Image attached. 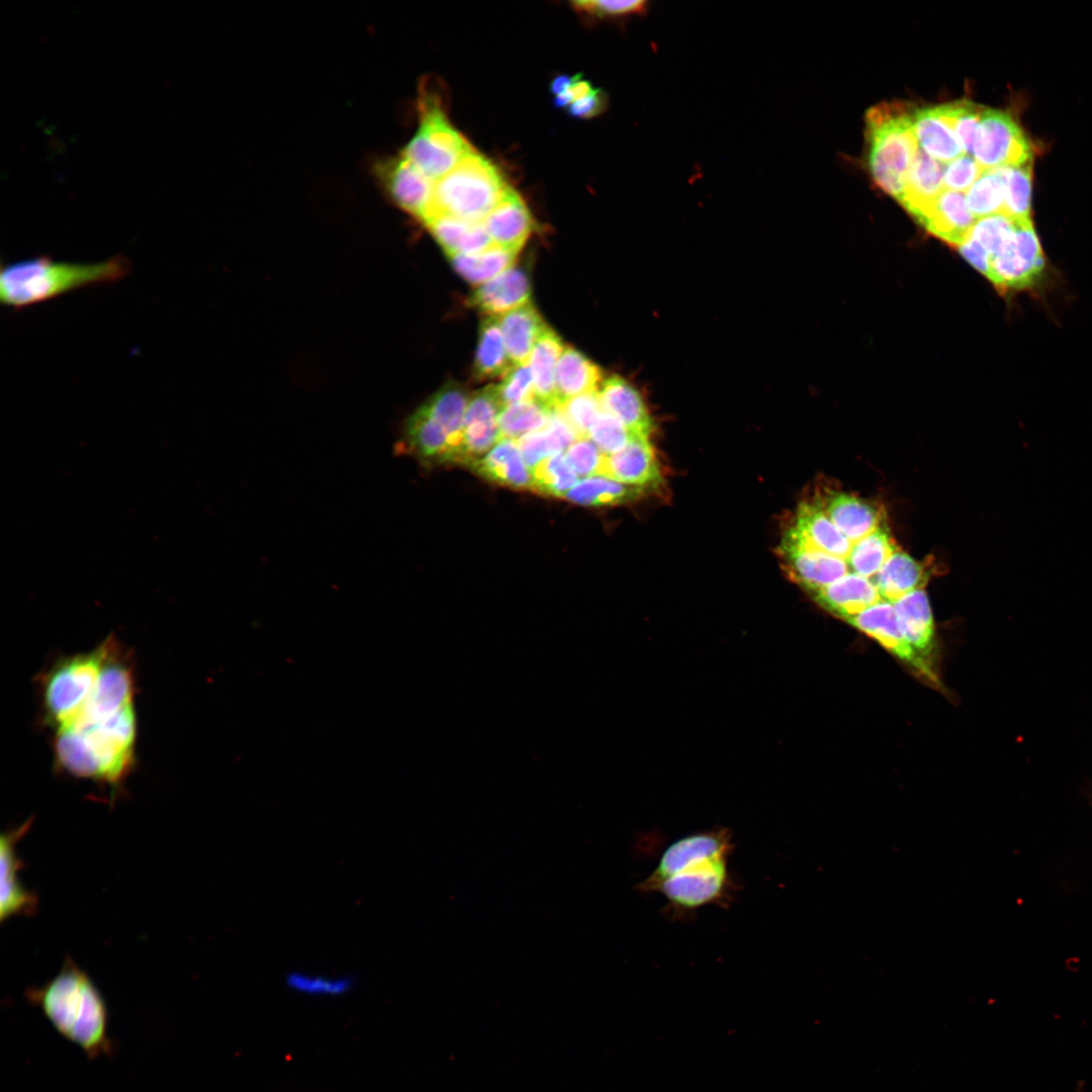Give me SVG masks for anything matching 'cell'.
I'll use <instances>...</instances> for the list:
<instances>
[{"mask_svg": "<svg viewBox=\"0 0 1092 1092\" xmlns=\"http://www.w3.org/2000/svg\"><path fill=\"white\" fill-rule=\"evenodd\" d=\"M25 998L89 1059L112 1054L106 1002L90 976L70 957L53 979L42 986L28 988Z\"/></svg>", "mask_w": 1092, "mask_h": 1092, "instance_id": "obj_1", "label": "cell"}, {"mask_svg": "<svg viewBox=\"0 0 1092 1092\" xmlns=\"http://www.w3.org/2000/svg\"><path fill=\"white\" fill-rule=\"evenodd\" d=\"M136 715L130 706L110 717L57 731V764L73 777L120 787L133 762Z\"/></svg>", "mask_w": 1092, "mask_h": 1092, "instance_id": "obj_2", "label": "cell"}, {"mask_svg": "<svg viewBox=\"0 0 1092 1092\" xmlns=\"http://www.w3.org/2000/svg\"><path fill=\"white\" fill-rule=\"evenodd\" d=\"M130 271V261L122 254L98 262L59 261L47 255L2 262L0 300L18 310L80 288L115 283Z\"/></svg>", "mask_w": 1092, "mask_h": 1092, "instance_id": "obj_3", "label": "cell"}, {"mask_svg": "<svg viewBox=\"0 0 1092 1092\" xmlns=\"http://www.w3.org/2000/svg\"><path fill=\"white\" fill-rule=\"evenodd\" d=\"M914 110L904 103L884 102L866 114L870 171L877 185L897 200L919 150L913 130Z\"/></svg>", "mask_w": 1092, "mask_h": 1092, "instance_id": "obj_4", "label": "cell"}, {"mask_svg": "<svg viewBox=\"0 0 1092 1092\" xmlns=\"http://www.w3.org/2000/svg\"><path fill=\"white\" fill-rule=\"evenodd\" d=\"M508 187L496 166L474 150L434 183L435 212L482 222Z\"/></svg>", "mask_w": 1092, "mask_h": 1092, "instance_id": "obj_5", "label": "cell"}, {"mask_svg": "<svg viewBox=\"0 0 1092 1092\" xmlns=\"http://www.w3.org/2000/svg\"><path fill=\"white\" fill-rule=\"evenodd\" d=\"M417 105L419 127L400 154L436 182L474 149L452 125L429 81L422 82Z\"/></svg>", "mask_w": 1092, "mask_h": 1092, "instance_id": "obj_6", "label": "cell"}, {"mask_svg": "<svg viewBox=\"0 0 1092 1092\" xmlns=\"http://www.w3.org/2000/svg\"><path fill=\"white\" fill-rule=\"evenodd\" d=\"M112 637L95 649L68 656L53 665L41 680L46 719L59 731L73 725L81 715L107 658Z\"/></svg>", "mask_w": 1092, "mask_h": 1092, "instance_id": "obj_7", "label": "cell"}, {"mask_svg": "<svg viewBox=\"0 0 1092 1092\" xmlns=\"http://www.w3.org/2000/svg\"><path fill=\"white\" fill-rule=\"evenodd\" d=\"M730 857L693 864L662 881L653 891L665 900L663 914L670 920L688 919L702 907L728 908L735 900L738 884L729 869Z\"/></svg>", "mask_w": 1092, "mask_h": 1092, "instance_id": "obj_8", "label": "cell"}, {"mask_svg": "<svg viewBox=\"0 0 1092 1092\" xmlns=\"http://www.w3.org/2000/svg\"><path fill=\"white\" fill-rule=\"evenodd\" d=\"M972 156L985 170L1020 167L1033 161L1031 145L1010 114L984 107Z\"/></svg>", "mask_w": 1092, "mask_h": 1092, "instance_id": "obj_9", "label": "cell"}, {"mask_svg": "<svg viewBox=\"0 0 1092 1092\" xmlns=\"http://www.w3.org/2000/svg\"><path fill=\"white\" fill-rule=\"evenodd\" d=\"M735 844L727 827L716 826L687 834L668 844L653 871L636 885L637 891L652 894L665 879L686 868L719 857H730Z\"/></svg>", "mask_w": 1092, "mask_h": 1092, "instance_id": "obj_10", "label": "cell"}, {"mask_svg": "<svg viewBox=\"0 0 1092 1092\" xmlns=\"http://www.w3.org/2000/svg\"><path fill=\"white\" fill-rule=\"evenodd\" d=\"M1044 269L1043 251L1030 218L1015 219V229L991 260L987 277L1001 290L1026 288Z\"/></svg>", "mask_w": 1092, "mask_h": 1092, "instance_id": "obj_11", "label": "cell"}, {"mask_svg": "<svg viewBox=\"0 0 1092 1092\" xmlns=\"http://www.w3.org/2000/svg\"><path fill=\"white\" fill-rule=\"evenodd\" d=\"M372 172L389 199L405 212L423 222L435 212V182L401 154L375 160Z\"/></svg>", "mask_w": 1092, "mask_h": 1092, "instance_id": "obj_12", "label": "cell"}, {"mask_svg": "<svg viewBox=\"0 0 1092 1092\" xmlns=\"http://www.w3.org/2000/svg\"><path fill=\"white\" fill-rule=\"evenodd\" d=\"M134 692V674L129 657L112 637L98 681L74 724L106 718L133 706Z\"/></svg>", "mask_w": 1092, "mask_h": 1092, "instance_id": "obj_13", "label": "cell"}, {"mask_svg": "<svg viewBox=\"0 0 1092 1092\" xmlns=\"http://www.w3.org/2000/svg\"><path fill=\"white\" fill-rule=\"evenodd\" d=\"M780 552L791 578L809 594L849 572L845 559L818 550L794 527L786 533Z\"/></svg>", "mask_w": 1092, "mask_h": 1092, "instance_id": "obj_14", "label": "cell"}, {"mask_svg": "<svg viewBox=\"0 0 1092 1092\" xmlns=\"http://www.w3.org/2000/svg\"><path fill=\"white\" fill-rule=\"evenodd\" d=\"M503 408L496 385H487L470 395L459 463L470 466L500 440L498 418Z\"/></svg>", "mask_w": 1092, "mask_h": 1092, "instance_id": "obj_15", "label": "cell"}, {"mask_svg": "<svg viewBox=\"0 0 1092 1092\" xmlns=\"http://www.w3.org/2000/svg\"><path fill=\"white\" fill-rule=\"evenodd\" d=\"M845 622L878 641L916 674L932 685H937L935 671L913 651L905 639L893 603L882 600Z\"/></svg>", "mask_w": 1092, "mask_h": 1092, "instance_id": "obj_16", "label": "cell"}, {"mask_svg": "<svg viewBox=\"0 0 1092 1092\" xmlns=\"http://www.w3.org/2000/svg\"><path fill=\"white\" fill-rule=\"evenodd\" d=\"M33 818L27 819L21 825L2 833L0 838V921L14 916L33 915L38 906V899L32 892L26 890L18 877V873L24 867L23 860L18 856L16 845L29 831Z\"/></svg>", "mask_w": 1092, "mask_h": 1092, "instance_id": "obj_17", "label": "cell"}, {"mask_svg": "<svg viewBox=\"0 0 1092 1092\" xmlns=\"http://www.w3.org/2000/svg\"><path fill=\"white\" fill-rule=\"evenodd\" d=\"M913 217L930 234L957 247L977 220L969 209L966 193L945 189Z\"/></svg>", "mask_w": 1092, "mask_h": 1092, "instance_id": "obj_18", "label": "cell"}, {"mask_svg": "<svg viewBox=\"0 0 1092 1092\" xmlns=\"http://www.w3.org/2000/svg\"><path fill=\"white\" fill-rule=\"evenodd\" d=\"M603 475L643 490L662 482L659 465L648 437L635 436L619 452L606 456Z\"/></svg>", "mask_w": 1092, "mask_h": 1092, "instance_id": "obj_19", "label": "cell"}, {"mask_svg": "<svg viewBox=\"0 0 1092 1092\" xmlns=\"http://www.w3.org/2000/svg\"><path fill=\"white\" fill-rule=\"evenodd\" d=\"M493 244L519 253L534 230V219L526 202L508 187L498 203L482 221Z\"/></svg>", "mask_w": 1092, "mask_h": 1092, "instance_id": "obj_20", "label": "cell"}, {"mask_svg": "<svg viewBox=\"0 0 1092 1092\" xmlns=\"http://www.w3.org/2000/svg\"><path fill=\"white\" fill-rule=\"evenodd\" d=\"M815 503L852 544L883 525L882 512L851 493L829 490Z\"/></svg>", "mask_w": 1092, "mask_h": 1092, "instance_id": "obj_21", "label": "cell"}, {"mask_svg": "<svg viewBox=\"0 0 1092 1092\" xmlns=\"http://www.w3.org/2000/svg\"><path fill=\"white\" fill-rule=\"evenodd\" d=\"M531 282L524 267L513 266L495 278L479 285L470 294L468 305L491 316H498L530 301Z\"/></svg>", "mask_w": 1092, "mask_h": 1092, "instance_id": "obj_22", "label": "cell"}, {"mask_svg": "<svg viewBox=\"0 0 1092 1092\" xmlns=\"http://www.w3.org/2000/svg\"><path fill=\"white\" fill-rule=\"evenodd\" d=\"M893 605L905 639L913 651L933 669L936 640L933 615L926 592L924 588L914 590Z\"/></svg>", "mask_w": 1092, "mask_h": 1092, "instance_id": "obj_23", "label": "cell"}, {"mask_svg": "<svg viewBox=\"0 0 1092 1092\" xmlns=\"http://www.w3.org/2000/svg\"><path fill=\"white\" fill-rule=\"evenodd\" d=\"M810 596L819 607L843 621L882 601L870 578L851 571Z\"/></svg>", "mask_w": 1092, "mask_h": 1092, "instance_id": "obj_24", "label": "cell"}, {"mask_svg": "<svg viewBox=\"0 0 1092 1092\" xmlns=\"http://www.w3.org/2000/svg\"><path fill=\"white\" fill-rule=\"evenodd\" d=\"M598 392L603 412L620 421L634 436H649L653 422L633 385L619 375H611L603 380Z\"/></svg>", "mask_w": 1092, "mask_h": 1092, "instance_id": "obj_25", "label": "cell"}, {"mask_svg": "<svg viewBox=\"0 0 1092 1092\" xmlns=\"http://www.w3.org/2000/svg\"><path fill=\"white\" fill-rule=\"evenodd\" d=\"M398 447L426 466L451 462L445 430L421 406L406 420Z\"/></svg>", "mask_w": 1092, "mask_h": 1092, "instance_id": "obj_26", "label": "cell"}, {"mask_svg": "<svg viewBox=\"0 0 1092 1092\" xmlns=\"http://www.w3.org/2000/svg\"><path fill=\"white\" fill-rule=\"evenodd\" d=\"M424 223L448 258L477 254L494 245L482 222L435 212Z\"/></svg>", "mask_w": 1092, "mask_h": 1092, "instance_id": "obj_27", "label": "cell"}, {"mask_svg": "<svg viewBox=\"0 0 1092 1092\" xmlns=\"http://www.w3.org/2000/svg\"><path fill=\"white\" fill-rule=\"evenodd\" d=\"M482 478L516 489H532V477L517 440L500 439L484 456L470 465Z\"/></svg>", "mask_w": 1092, "mask_h": 1092, "instance_id": "obj_28", "label": "cell"}, {"mask_svg": "<svg viewBox=\"0 0 1092 1092\" xmlns=\"http://www.w3.org/2000/svg\"><path fill=\"white\" fill-rule=\"evenodd\" d=\"M469 399V393L461 384L450 381L421 405L445 430L451 449V463H459Z\"/></svg>", "mask_w": 1092, "mask_h": 1092, "instance_id": "obj_29", "label": "cell"}, {"mask_svg": "<svg viewBox=\"0 0 1092 1092\" xmlns=\"http://www.w3.org/2000/svg\"><path fill=\"white\" fill-rule=\"evenodd\" d=\"M929 574L922 562L897 550L871 580L882 600L895 603L907 594L924 588Z\"/></svg>", "mask_w": 1092, "mask_h": 1092, "instance_id": "obj_30", "label": "cell"}, {"mask_svg": "<svg viewBox=\"0 0 1092 1092\" xmlns=\"http://www.w3.org/2000/svg\"><path fill=\"white\" fill-rule=\"evenodd\" d=\"M513 365L527 364L540 334L547 327L531 302L497 316Z\"/></svg>", "mask_w": 1092, "mask_h": 1092, "instance_id": "obj_31", "label": "cell"}, {"mask_svg": "<svg viewBox=\"0 0 1092 1092\" xmlns=\"http://www.w3.org/2000/svg\"><path fill=\"white\" fill-rule=\"evenodd\" d=\"M577 439L576 432L558 408H553L546 426L517 440L529 470L555 454L565 452Z\"/></svg>", "mask_w": 1092, "mask_h": 1092, "instance_id": "obj_32", "label": "cell"}, {"mask_svg": "<svg viewBox=\"0 0 1092 1092\" xmlns=\"http://www.w3.org/2000/svg\"><path fill=\"white\" fill-rule=\"evenodd\" d=\"M603 382L601 368L571 347H564L555 373L556 403L577 395L597 391Z\"/></svg>", "mask_w": 1092, "mask_h": 1092, "instance_id": "obj_33", "label": "cell"}, {"mask_svg": "<svg viewBox=\"0 0 1092 1092\" xmlns=\"http://www.w3.org/2000/svg\"><path fill=\"white\" fill-rule=\"evenodd\" d=\"M913 130L921 150L942 164L965 154L954 131L936 106L914 110Z\"/></svg>", "mask_w": 1092, "mask_h": 1092, "instance_id": "obj_34", "label": "cell"}, {"mask_svg": "<svg viewBox=\"0 0 1092 1092\" xmlns=\"http://www.w3.org/2000/svg\"><path fill=\"white\" fill-rule=\"evenodd\" d=\"M793 527L818 550L846 560L852 543L815 502L800 505Z\"/></svg>", "mask_w": 1092, "mask_h": 1092, "instance_id": "obj_35", "label": "cell"}, {"mask_svg": "<svg viewBox=\"0 0 1092 1092\" xmlns=\"http://www.w3.org/2000/svg\"><path fill=\"white\" fill-rule=\"evenodd\" d=\"M564 347L559 336L547 326L537 339L528 361L535 398L551 410L557 406L555 373Z\"/></svg>", "mask_w": 1092, "mask_h": 1092, "instance_id": "obj_36", "label": "cell"}, {"mask_svg": "<svg viewBox=\"0 0 1092 1092\" xmlns=\"http://www.w3.org/2000/svg\"><path fill=\"white\" fill-rule=\"evenodd\" d=\"M943 164L918 150L898 201L915 215L943 190Z\"/></svg>", "mask_w": 1092, "mask_h": 1092, "instance_id": "obj_37", "label": "cell"}, {"mask_svg": "<svg viewBox=\"0 0 1092 1092\" xmlns=\"http://www.w3.org/2000/svg\"><path fill=\"white\" fill-rule=\"evenodd\" d=\"M513 366L497 316L487 315L481 322L472 375L476 381L503 377Z\"/></svg>", "mask_w": 1092, "mask_h": 1092, "instance_id": "obj_38", "label": "cell"}, {"mask_svg": "<svg viewBox=\"0 0 1092 1092\" xmlns=\"http://www.w3.org/2000/svg\"><path fill=\"white\" fill-rule=\"evenodd\" d=\"M645 492L609 476L595 475L580 479L564 498L581 506L605 507L635 500Z\"/></svg>", "mask_w": 1092, "mask_h": 1092, "instance_id": "obj_39", "label": "cell"}, {"mask_svg": "<svg viewBox=\"0 0 1092 1092\" xmlns=\"http://www.w3.org/2000/svg\"><path fill=\"white\" fill-rule=\"evenodd\" d=\"M897 550L888 527L883 524L852 544L846 558L849 571L871 579Z\"/></svg>", "mask_w": 1092, "mask_h": 1092, "instance_id": "obj_40", "label": "cell"}, {"mask_svg": "<svg viewBox=\"0 0 1092 1092\" xmlns=\"http://www.w3.org/2000/svg\"><path fill=\"white\" fill-rule=\"evenodd\" d=\"M518 253L496 245L472 255L449 258L456 272L471 284L481 285L515 266Z\"/></svg>", "mask_w": 1092, "mask_h": 1092, "instance_id": "obj_41", "label": "cell"}, {"mask_svg": "<svg viewBox=\"0 0 1092 1092\" xmlns=\"http://www.w3.org/2000/svg\"><path fill=\"white\" fill-rule=\"evenodd\" d=\"M551 411L536 398L505 406L498 418L500 439L519 440L543 429Z\"/></svg>", "mask_w": 1092, "mask_h": 1092, "instance_id": "obj_42", "label": "cell"}, {"mask_svg": "<svg viewBox=\"0 0 1092 1092\" xmlns=\"http://www.w3.org/2000/svg\"><path fill=\"white\" fill-rule=\"evenodd\" d=\"M969 209L976 219L1004 214L1002 168L985 170L966 192Z\"/></svg>", "mask_w": 1092, "mask_h": 1092, "instance_id": "obj_43", "label": "cell"}, {"mask_svg": "<svg viewBox=\"0 0 1092 1092\" xmlns=\"http://www.w3.org/2000/svg\"><path fill=\"white\" fill-rule=\"evenodd\" d=\"M530 473L533 490L556 497H564L579 481L562 453L542 460Z\"/></svg>", "mask_w": 1092, "mask_h": 1092, "instance_id": "obj_44", "label": "cell"}, {"mask_svg": "<svg viewBox=\"0 0 1092 1092\" xmlns=\"http://www.w3.org/2000/svg\"><path fill=\"white\" fill-rule=\"evenodd\" d=\"M1004 214L1013 219L1030 218L1032 163L1002 168Z\"/></svg>", "mask_w": 1092, "mask_h": 1092, "instance_id": "obj_45", "label": "cell"}, {"mask_svg": "<svg viewBox=\"0 0 1092 1092\" xmlns=\"http://www.w3.org/2000/svg\"><path fill=\"white\" fill-rule=\"evenodd\" d=\"M936 108L954 131L964 153L972 156L984 107L962 99L938 105Z\"/></svg>", "mask_w": 1092, "mask_h": 1092, "instance_id": "obj_46", "label": "cell"}, {"mask_svg": "<svg viewBox=\"0 0 1092 1092\" xmlns=\"http://www.w3.org/2000/svg\"><path fill=\"white\" fill-rule=\"evenodd\" d=\"M1014 229L1015 219L996 214L977 219L967 238L978 243L992 260L1010 239Z\"/></svg>", "mask_w": 1092, "mask_h": 1092, "instance_id": "obj_47", "label": "cell"}, {"mask_svg": "<svg viewBox=\"0 0 1092 1092\" xmlns=\"http://www.w3.org/2000/svg\"><path fill=\"white\" fill-rule=\"evenodd\" d=\"M556 408L561 412L579 438H587L590 428L603 413L598 390L572 397Z\"/></svg>", "mask_w": 1092, "mask_h": 1092, "instance_id": "obj_48", "label": "cell"}, {"mask_svg": "<svg viewBox=\"0 0 1092 1092\" xmlns=\"http://www.w3.org/2000/svg\"><path fill=\"white\" fill-rule=\"evenodd\" d=\"M288 987L311 995H339L352 987V979L344 975H323L292 971L286 977Z\"/></svg>", "mask_w": 1092, "mask_h": 1092, "instance_id": "obj_49", "label": "cell"}, {"mask_svg": "<svg viewBox=\"0 0 1092 1092\" xmlns=\"http://www.w3.org/2000/svg\"><path fill=\"white\" fill-rule=\"evenodd\" d=\"M633 437L620 421L605 412L598 417L587 435L606 456L622 450Z\"/></svg>", "mask_w": 1092, "mask_h": 1092, "instance_id": "obj_50", "label": "cell"}, {"mask_svg": "<svg viewBox=\"0 0 1092 1092\" xmlns=\"http://www.w3.org/2000/svg\"><path fill=\"white\" fill-rule=\"evenodd\" d=\"M572 6L579 13L597 18H625L648 12V2L644 0L574 1Z\"/></svg>", "mask_w": 1092, "mask_h": 1092, "instance_id": "obj_51", "label": "cell"}, {"mask_svg": "<svg viewBox=\"0 0 1092 1092\" xmlns=\"http://www.w3.org/2000/svg\"><path fill=\"white\" fill-rule=\"evenodd\" d=\"M496 386L504 407L535 398L534 381L528 363L513 365Z\"/></svg>", "mask_w": 1092, "mask_h": 1092, "instance_id": "obj_52", "label": "cell"}, {"mask_svg": "<svg viewBox=\"0 0 1092 1092\" xmlns=\"http://www.w3.org/2000/svg\"><path fill=\"white\" fill-rule=\"evenodd\" d=\"M564 456L578 477L603 475L606 455L588 438L577 439Z\"/></svg>", "mask_w": 1092, "mask_h": 1092, "instance_id": "obj_53", "label": "cell"}, {"mask_svg": "<svg viewBox=\"0 0 1092 1092\" xmlns=\"http://www.w3.org/2000/svg\"><path fill=\"white\" fill-rule=\"evenodd\" d=\"M983 172L984 169L976 162L973 156L963 154L944 164L943 187L945 190L965 193L980 178Z\"/></svg>", "mask_w": 1092, "mask_h": 1092, "instance_id": "obj_54", "label": "cell"}, {"mask_svg": "<svg viewBox=\"0 0 1092 1092\" xmlns=\"http://www.w3.org/2000/svg\"><path fill=\"white\" fill-rule=\"evenodd\" d=\"M608 107V96L601 89H595L589 95L573 102L567 109L577 118H592L603 113Z\"/></svg>", "mask_w": 1092, "mask_h": 1092, "instance_id": "obj_55", "label": "cell"}, {"mask_svg": "<svg viewBox=\"0 0 1092 1092\" xmlns=\"http://www.w3.org/2000/svg\"><path fill=\"white\" fill-rule=\"evenodd\" d=\"M963 257L978 271L988 275L990 269V257L985 250L975 241L967 238L959 247Z\"/></svg>", "mask_w": 1092, "mask_h": 1092, "instance_id": "obj_56", "label": "cell"}, {"mask_svg": "<svg viewBox=\"0 0 1092 1092\" xmlns=\"http://www.w3.org/2000/svg\"><path fill=\"white\" fill-rule=\"evenodd\" d=\"M575 76L559 75L551 83V92L556 96L568 91L575 80Z\"/></svg>", "mask_w": 1092, "mask_h": 1092, "instance_id": "obj_57", "label": "cell"}]
</instances>
